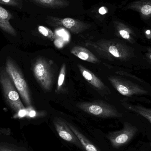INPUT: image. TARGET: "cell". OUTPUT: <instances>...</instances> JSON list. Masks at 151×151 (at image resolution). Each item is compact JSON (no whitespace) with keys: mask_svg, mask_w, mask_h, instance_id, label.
<instances>
[{"mask_svg":"<svg viewBox=\"0 0 151 151\" xmlns=\"http://www.w3.org/2000/svg\"><path fill=\"white\" fill-rule=\"evenodd\" d=\"M26 114V112L25 111V109L24 110H20L19 111V115L20 117H23L25 116Z\"/></svg>","mask_w":151,"mask_h":151,"instance_id":"23","label":"cell"},{"mask_svg":"<svg viewBox=\"0 0 151 151\" xmlns=\"http://www.w3.org/2000/svg\"><path fill=\"white\" fill-rule=\"evenodd\" d=\"M5 69L24 103L27 106H31L32 99L29 88L20 70L9 58L6 60Z\"/></svg>","mask_w":151,"mask_h":151,"instance_id":"3","label":"cell"},{"mask_svg":"<svg viewBox=\"0 0 151 151\" xmlns=\"http://www.w3.org/2000/svg\"><path fill=\"white\" fill-rule=\"evenodd\" d=\"M38 6L45 8L59 9L68 5V2L64 0H28Z\"/></svg>","mask_w":151,"mask_h":151,"instance_id":"17","label":"cell"},{"mask_svg":"<svg viewBox=\"0 0 151 151\" xmlns=\"http://www.w3.org/2000/svg\"><path fill=\"white\" fill-rule=\"evenodd\" d=\"M0 4L21 9L23 6L22 0H0Z\"/></svg>","mask_w":151,"mask_h":151,"instance_id":"20","label":"cell"},{"mask_svg":"<svg viewBox=\"0 0 151 151\" xmlns=\"http://www.w3.org/2000/svg\"><path fill=\"white\" fill-rule=\"evenodd\" d=\"M34 74L39 84L46 91L52 88L54 74L50 62L45 58L37 59L33 66Z\"/></svg>","mask_w":151,"mask_h":151,"instance_id":"5","label":"cell"},{"mask_svg":"<svg viewBox=\"0 0 151 151\" xmlns=\"http://www.w3.org/2000/svg\"><path fill=\"white\" fill-rule=\"evenodd\" d=\"M146 58H147L148 62L150 63V64H151V48L150 47L148 50V53L146 54Z\"/></svg>","mask_w":151,"mask_h":151,"instance_id":"22","label":"cell"},{"mask_svg":"<svg viewBox=\"0 0 151 151\" xmlns=\"http://www.w3.org/2000/svg\"><path fill=\"white\" fill-rule=\"evenodd\" d=\"M114 27L117 35L132 44L135 43V35L127 26L121 22L115 21Z\"/></svg>","mask_w":151,"mask_h":151,"instance_id":"14","label":"cell"},{"mask_svg":"<svg viewBox=\"0 0 151 151\" xmlns=\"http://www.w3.org/2000/svg\"><path fill=\"white\" fill-rule=\"evenodd\" d=\"M12 18L13 16L11 13L0 6V28L9 34L16 36V30L9 22V20Z\"/></svg>","mask_w":151,"mask_h":151,"instance_id":"12","label":"cell"},{"mask_svg":"<svg viewBox=\"0 0 151 151\" xmlns=\"http://www.w3.org/2000/svg\"><path fill=\"white\" fill-rule=\"evenodd\" d=\"M46 22L52 26H63L74 34L81 33L89 29L91 26L89 24L81 20L69 17L59 18L48 16Z\"/></svg>","mask_w":151,"mask_h":151,"instance_id":"8","label":"cell"},{"mask_svg":"<svg viewBox=\"0 0 151 151\" xmlns=\"http://www.w3.org/2000/svg\"><path fill=\"white\" fill-rule=\"evenodd\" d=\"M108 80L113 87L123 96L130 97L149 94L148 91L142 86L124 78L111 76L108 77Z\"/></svg>","mask_w":151,"mask_h":151,"instance_id":"6","label":"cell"},{"mask_svg":"<svg viewBox=\"0 0 151 151\" xmlns=\"http://www.w3.org/2000/svg\"><path fill=\"white\" fill-rule=\"evenodd\" d=\"M66 124L68 125L71 130L74 133V134L77 136L79 139V141L80 142L83 147V149L86 151H101L95 146V145L93 144L91 141L88 140L87 138L81 132H80L78 129L74 127L72 124L66 121Z\"/></svg>","mask_w":151,"mask_h":151,"instance_id":"15","label":"cell"},{"mask_svg":"<svg viewBox=\"0 0 151 151\" xmlns=\"http://www.w3.org/2000/svg\"><path fill=\"white\" fill-rule=\"evenodd\" d=\"M55 128L60 137L66 142L73 144L80 149H83L79 139L66 124L65 120L56 118L54 120Z\"/></svg>","mask_w":151,"mask_h":151,"instance_id":"10","label":"cell"},{"mask_svg":"<svg viewBox=\"0 0 151 151\" xmlns=\"http://www.w3.org/2000/svg\"><path fill=\"white\" fill-rule=\"evenodd\" d=\"M71 53L79 59L92 63H98L99 61L90 50L81 46H75L71 49Z\"/></svg>","mask_w":151,"mask_h":151,"instance_id":"13","label":"cell"},{"mask_svg":"<svg viewBox=\"0 0 151 151\" xmlns=\"http://www.w3.org/2000/svg\"><path fill=\"white\" fill-rule=\"evenodd\" d=\"M98 12L101 15H105L108 12V9L106 7L103 6L99 9Z\"/></svg>","mask_w":151,"mask_h":151,"instance_id":"21","label":"cell"},{"mask_svg":"<svg viewBox=\"0 0 151 151\" xmlns=\"http://www.w3.org/2000/svg\"><path fill=\"white\" fill-rule=\"evenodd\" d=\"M0 84L5 100L10 107L15 111L25 109L19 94L5 69L0 71Z\"/></svg>","mask_w":151,"mask_h":151,"instance_id":"4","label":"cell"},{"mask_svg":"<svg viewBox=\"0 0 151 151\" xmlns=\"http://www.w3.org/2000/svg\"><path fill=\"white\" fill-rule=\"evenodd\" d=\"M77 66L83 78L98 93L103 96H108L111 94L109 88L91 71L80 64H78Z\"/></svg>","mask_w":151,"mask_h":151,"instance_id":"9","label":"cell"},{"mask_svg":"<svg viewBox=\"0 0 151 151\" xmlns=\"http://www.w3.org/2000/svg\"><path fill=\"white\" fill-rule=\"evenodd\" d=\"M85 45L100 57L109 61H129L134 56V49L119 40H101L89 42Z\"/></svg>","mask_w":151,"mask_h":151,"instance_id":"1","label":"cell"},{"mask_svg":"<svg viewBox=\"0 0 151 151\" xmlns=\"http://www.w3.org/2000/svg\"><path fill=\"white\" fill-rule=\"evenodd\" d=\"M145 35H146V37L148 38L149 40H150L151 38V32L150 30H147L145 32Z\"/></svg>","mask_w":151,"mask_h":151,"instance_id":"24","label":"cell"},{"mask_svg":"<svg viewBox=\"0 0 151 151\" xmlns=\"http://www.w3.org/2000/svg\"><path fill=\"white\" fill-rule=\"evenodd\" d=\"M35 112L34 111H31L30 112V113H29V116L31 117H34V116H35Z\"/></svg>","mask_w":151,"mask_h":151,"instance_id":"25","label":"cell"},{"mask_svg":"<svg viewBox=\"0 0 151 151\" xmlns=\"http://www.w3.org/2000/svg\"><path fill=\"white\" fill-rule=\"evenodd\" d=\"M121 104L126 109L135 112L138 114L148 120L150 123H151V110L150 109L146 108L142 106L135 105L131 104L125 101H121Z\"/></svg>","mask_w":151,"mask_h":151,"instance_id":"16","label":"cell"},{"mask_svg":"<svg viewBox=\"0 0 151 151\" xmlns=\"http://www.w3.org/2000/svg\"><path fill=\"white\" fill-rule=\"evenodd\" d=\"M66 65L65 63L63 64L61 66L60 72L59 75L56 90V92L57 93H59L63 91V86H64L66 74Z\"/></svg>","mask_w":151,"mask_h":151,"instance_id":"18","label":"cell"},{"mask_svg":"<svg viewBox=\"0 0 151 151\" xmlns=\"http://www.w3.org/2000/svg\"><path fill=\"white\" fill-rule=\"evenodd\" d=\"M138 131V129L128 122L124 123L123 128L119 131L109 133L107 138L113 147L119 148L129 142Z\"/></svg>","mask_w":151,"mask_h":151,"instance_id":"7","label":"cell"},{"mask_svg":"<svg viewBox=\"0 0 151 151\" xmlns=\"http://www.w3.org/2000/svg\"><path fill=\"white\" fill-rule=\"evenodd\" d=\"M38 30L41 34L44 37L49 39L51 40H54L56 39V35L48 27L43 26H40L38 27Z\"/></svg>","mask_w":151,"mask_h":151,"instance_id":"19","label":"cell"},{"mask_svg":"<svg viewBox=\"0 0 151 151\" xmlns=\"http://www.w3.org/2000/svg\"><path fill=\"white\" fill-rule=\"evenodd\" d=\"M125 9L136 11L141 13L144 18L150 17L151 14V0H139L128 4Z\"/></svg>","mask_w":151,"mask_h":151,"instance_id":"11","label":"cell"},{"mask_svg":"<svg viewBox=\"0 0 151 151\" xmlns=\"http://www.w3.org/2000/svg\"><path fill=\"white\" fill-rule=\"evenodd\" d=\"M76 106L83 111L99 118H121L123 116L115 106L103 100L80 102L77 103Z\"/></svg>","mask_w":151,"mask_h":151,"instance_id":"2","label":"cell"}]
</instances>
